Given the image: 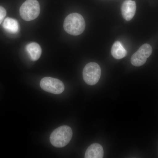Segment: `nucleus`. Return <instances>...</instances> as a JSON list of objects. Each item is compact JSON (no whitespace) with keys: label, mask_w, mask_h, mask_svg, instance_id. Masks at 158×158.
Segmentation results:
<instances>
[{"label":"nucleus","mask_w":158,"mask_h":158,"mask_svg":"<svg viewBox=\"0 0 158 158\" xmlns=\"http://www.w3.org/2000/svg\"><path fill=\"white\" fill-rule=\"evenodd\" d=\"M26 49L31 59L33 61H37L42 53V49L39 44L35 42L31 43L27 45Z\"/></svg>","instance_id":"9"},{"label":"nucleus","mask_w":158,"mask_h":158,"mask_svg":"<svg viewBox=\"0 0 158 158\" xmlns=\"http://www.w3.org/2000/svg\"><path fill=\"white\" fill-rule=\"evenodd\" d=\"M136 4L135 2L132 0H126L121 7L123 17L127 21L132 19L135 14Z\"/></svg>","instance_id":"7"},{"label":"nucleus","mask_w":158,"mask_h":158,"mask_svg":"<svg viewBox=\"0 0 158 158\" xmlns=\"http://www.w3.org/2000/svg\"><path fill=\"white\" fill-rule=\"evenodd\" d=\"M40 86L45 91L56 94L62 93L65 89L64 84L61 81L50 77H46L41 79Z\"/></svg>","instance_id":"5"},{"label":"nucleus","mask_w":158,"mask_h":158,"mask_svg":"<svg viewBox=\"0 0 158 158\" xmlns=\"http://www.w3.org/2000/svg\"><path fill=\"white\" fill-rule=\"evenodd\" d=\"M104 150L101 144L94 143L91 144L85 152V158H102L103 157Z\"/></svg>","instance_id":"8"},{"label":"nucleus","mask_w":158,"mask_h":158,"mask_svg":"<svg viewBox=\"0 0 158 158\" xmlns=\"http://www.w3.org/2000/svg\"><path fill=\"white\" fill-rule=\"evenodd\" d=\"M6 15V11L4 7L0 6V24L2 22Z\"/></svg>","instance_id":"12"},{"label":"nucleus","mask_w":158,"mask_h":158,"mask_svg":"<svg viewBox=\"0 0 158 158\" xmlns=\"http://www.w3.org/2000/svg\"><path fill=\"white\" fill-rule=\"evenodd\" d=\"M72 136V129L68 126H62L52 133L50 141L55 147L62 148L65 147L70 142Z\"/></svg>","instance_id":"2"},{"label":"nucleus","mask_w":158,"mask_h":158,"mask_svg":"<svg viewBox=\"0 0 158 158\" xmlns=\"http://www.w3.org/2000/svg\"><path fill=\"white\" fill-rule=\"evenodd\" d=\"M111 54L115 59H120L126 56L127 52L119 41L114 43L111 48Z\"/></svg>","instance_id":"11"},{"label":"nucleus","mask_w":158,"mask_h":158,"mask_svg":"<svg viewBox=\"0 0 158 158\" xmlns=\"http://www.w3.org/2000/svg\"><path fill=\"white\" fill-rule=\"evenodd\" d=\"M20 15L23 19L30 21L36 19L40 13V6L37 0H27L21 6Z\"/></svg>","instance_id":"3"},{"label":"nucleus","mask_w":158,"mask_h":158,"mask_svg":"<svg viewBox=\"0 0 158 158\" xmlns=\"http://www.w3.org/2000/svg\"><path fill=\"white\" fill-rule=\"evenodd\" d=\"M3 27L7 32L10 34H17L19 30V24L17 21L11 18H7L5 19Z\"/></svg>","instance_id":"10"},{"label":"nucleus","mask_w":158,"mask_h":158,"mask_svg":"<svg viewBox=\"0 0 158 158\" xmlns=\"http://www.w3.org/2000/svg\"><path fill=\"white\" fill-rule=\"evenodd\" d=\"M101 69L98 64L91 62L85 65L83 69V79L89 85H96L100 78Z\"/></svg>","instance_id":"4"},{"label":"nucleus","mask_w":158,"mask_h":158,"mask_svg":"<svg viewBox=\"0 0 158 158\" xmlns=\"http://www.w3.org/2000/svg\"><path fill=\"white\" fill-rule=\"evenodd\" d=\"M152 53L151 46L148 44H145L140 47L138 50L133 54L131 59V63L134 66H141L146 62Z\"/></svg>","instance_id":"6"},{"label":"nucleus","mask_w":158,"mask_h":158,"mask_svg":"<svg viewBox=\"0 0 158 158\" xmlns=\"http://www.w3.org/2000/svg\"><path fill=\"white\" fill-rule=\"evenodd\" d=\"M63 27L68 34L73 36H78L82 34L85 31V19L79 13H72L65 18Z\"/></svg>","instance_id":"1"}]
</instances>
